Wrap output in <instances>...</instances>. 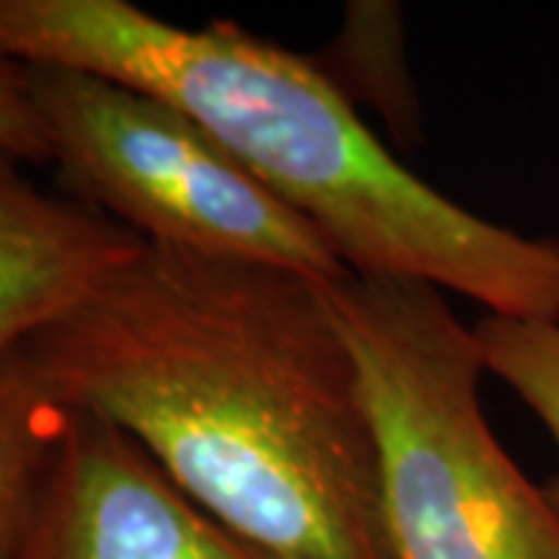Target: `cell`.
Returning a JSON list of instances; mask_svg holds the SVG:
<instances>
[{"mask_svg":"<svg viewBox=\"0 0 559 559\" xmlns=\"http://www.w3.org/2000/svg\"><path fill=\"white\" fill-rule=\"evenodd\" d=\"M255 559H395L377 432L326 283L143 242L22 342Z\"/></svg>","mask_w":559,"mask_h":559,"instance_id":"obj_1","label":"cell"},{"mask_svg":"<svg viewBox=\"0 0 559 559\" xmlns=\"http://www.w3.org/2000/svg\"><path fill=\"white\" fill-rule=\"evenodd\" d=\"M0 57L180 109L311 221L352 274L432 283L495 318H559V240L448 200L382 146L323 66L237 22L180 28L128 0H0Z\"/></svg>","mask_w":559,"mask_h":559,"instance_id":"obj_2","label":"cell"},{"mask_svg":"<svg viewBox=\"0 0 559 559\" xmlns=\"http://www.w3.org/2000/svg\"><path fill=\"white\" fill-rule=\"evenodd\" d=\"M330 305L377 432L395 559H559V516L481 407L476 326L432 283L345 274Z\"/></svg>","mask_w":559,"mask_h":559,"instance_id":"obj_3","label":"cell"},{"mask_svg":"<svg viewBox=\"0 0 559 559\" xmlns=\"http://www.w3.org/2000/svg\"><path fill=\"white\" fill-rule=\"evenodd\" d=\"M66 193L143 242L336 283L348 267L311 221L180 109L128 84L25 66Z\"/></svg>","mask_w":559,"mask_h":559,"instance_id":"obj_4","label":"cell"},{"mask_svg":"<svg viewBox=\"0 0 559 559\" xmlns=\"http://www.w3.org/2000/svg\"><path fill=\"white\" fill-rule=\"evenodd\" d=\"M22 559H255L131 436L72 411Z\"/></svg>","mask_w":559,"mask_h":559,"instance_id":"obj_5","label":"cell"},{"mask_svg":"<svg viewBox=\"0 0 559 559\" xmlns=\"http://www.w3.org/2000/svg\"><path fill=\"white\" fill-rule=\"evenodd\" d=\"M143 249L134 230L53 197L0 150V352L75 311Z\"/></svg>","mask_w":559,"mask_h":559,"instance_id":"obj_6","label":"cell"},{"mask_svg":"<svg viewBox=\"0 0 559 559\" xmlns=\"http://www.w3.org/2000/svg\"><path fill=\"white\" fill-rule=\"evenodd\" d=\"M72 411L25 348L0 352V559H22Z\"/></svg>","mask_w":559,"mask_h":559,"instance_id":"obj_7","label":"cell"},{"mask_svg":"<svg viewBox=\"0 0 559 559\" xmlns=\"http://www.w3.org/2000/svg\"><path fill=\"white\" fill-rule=\"evenodd\" d=\"M476 340L485 370L525 401L559 451V318L516 320L485 314L476 323ZM540 488L559 516V473Z\"/></svg>","mask_w":559,"mask_h":559,"instance_id":"obj_8","label":"cell"},{"mask_svg":"<svg viewBox=\"0 0 559 559\" xmlns=\"http://www.w3.org/2000/svg\"><path fill=\"white\" fill-rule=\"evenodd\" d=\"M0 150L25 165H50V150L28 94L25 66L0 57Z\"/></svg>","mask_w":559,"mask_h":559,"instance_id":"obj_9","label":"cell"}]
</instances>
